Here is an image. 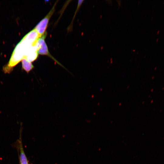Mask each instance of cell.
Wrapping results in <instances>:
<instances>
[{
  "instance_id": "obj_1",
  "label": "cell",
  "mask_w": 164,
  "mask_h": 164,
  "mask_svg": "<svg viewBox=\"0 0 164 164\" xmlns=\"http://www.w3.org/2000/svg\"><path fill=\"white\" fill-rule=\"evenodd\" d=\"M56 4V3L55 4L50 11L33 29L36 32L39 37L43 36L46 32V30L49 20L55 11Z\"/></svg>"
},
{
  "instance_id": "obj_2",
  "label": "cell",
  "mask_w": 164,
  "mask_h": 164,
  "mask_svg": "<svg viewBox=\"0 0 164 164\" xmlns=\"http://www.w3.org/2000/svg\"><path fill=\"white\" fill-rule=\"evenodd\" d=\"M46 35V32L44 35L38 38L36 40V43L37 45V48L36 50L37 54L46 55L53 60L55 62L63 67V66L55 59L50 53L45 40Z\"/></svg>"
},
{
  "instance_id": "obj_3",
  "label": "cell",
  "mask_w": 164,
  "mask_h": 164,
  "mask_svg": "<svg viewBox=\"0 0 164 164\" xmlns=\"http://www.w3.org/2000/svg\"><path fill=\"white\" fill-rule=\"evenodd\" d=\"M34 68L31 62L28 61L25 57L22 60V68L26 72L28 73Z\"/></svg>"
},
{
  "instance_id": "obj_4",
  "label": "cell",
  "mask_w": 164,
  "mask_h": 164,
  "mask_svg": "<svg viewBox=\"0 0 164 164\" xmlns=\"http://www.w3.org/2000/svg\"><path fill=\"white\" fill-rule=\"evenodd\" d=\"M19 145L20 149V164H29L27 157L24 153L23 148L21 143Z\"/></svg>"
}]
</instances>
